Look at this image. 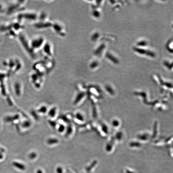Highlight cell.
<instances>
[{"instance_id":"obj_3","label":"cell","mask_w":173,"mask_h":173,"mask_svg":"<svg viewBox=\"0 0 173 173\" xmlns=\"http://www.w3.org/2000/svg\"><path fill=\"white\" fill-rule=\"evenodd\" d=\"M37 173H43V172L41 170H38L37 171Z\"/></svg>"},{"instance_id":"obj_1","label":"cell","mask_w":173,"mask_h":173,"mask_svg":"<svg viewBox=\"0 0 173 173\" xmlns=\"http://www.w3.org/2000/svg\"><path fill=\"white\" fill-rule=\"evenodd\" d=\"M13 165H14L15 167L18 168V169H19L21 170H25V166L23 164L18 163L14 162L13 163Z\"/></svg>"},{"instance_id":"obj_2","label":"cell","mask_w":173,"mask_h":173,"mask_svg":"<svg viewBox=\"0 0 173 173\" xmlns=\"http://www.w3.org/2000/svg\"><path fill=\"white\" fill-rule=\"evenodd\" d=\"M57 173H63V169L61 168H58L57 169Z\"/></svg>"}]
</instances>
